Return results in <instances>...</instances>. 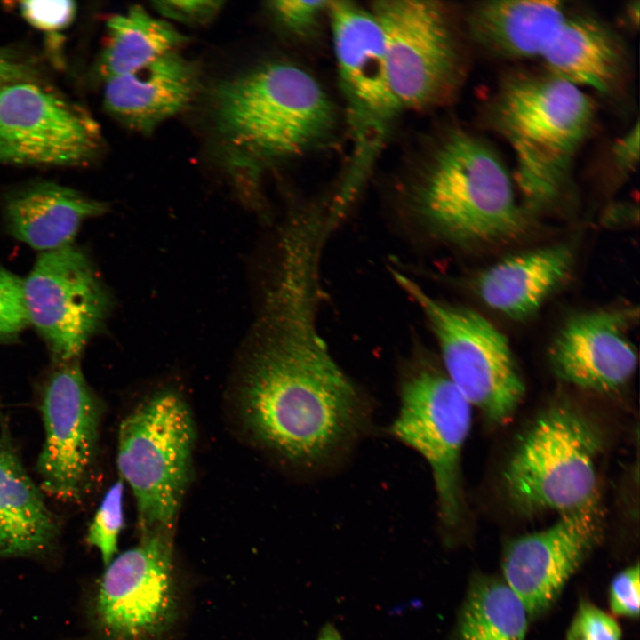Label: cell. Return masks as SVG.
I'll return each instance as SVG.
<instances>
[{
    "instance_id": "obj_1",
    "label": "cell",
    "mask_w": 640,
    "mask_h": 640,
    "mask_svg": "<svg viewBox=\"0 0 640 640\" xmlns=\"http://www.w3.org/2000/svg\"><path fill=\"white\" fill-rule=\"evenodd\" d=\"M319 262L305 249L281 255L240 390L242 418L253 436L306 472L342 458L370 420L368 399L317 326Z\"/></svg>"
},
{
    "instance_id": "obj_2",
    "label": "cell",
    "mask_w": 640,
    "mask_h": 640,
    "mask_svg": "<svg viewBox=\"0 0 640 640\" xmlns=\"http://www.w3.org/2000/svg\"><path fill=\"white\" fill-rule=\"evenodd\" d=\"M596 118L591 97L548 72H514L499 84L485 120L509 146L527 213L555 205L571 187L576 156Z\"/></svg>"
},
{
    "instance_id": "obj_3",
    "label": "cell",
    "mask_w": 640,
    "mask_h": 640,
    "mask_svg": "<svg viewBox=\"0 0 640 640\" xmlns=\"http://www.w3.org/2000/svg\"><path fill=\"white\" fill-rule=\"evenodd\" d=\"M414 206L434 235L460 245L512 240L527 227V212L500 157L460 128L447 132L435 147Z\"/></svg>"
},
{
    "instance_id": "obj_4",
    "label": "cell",
    "mask_w": 640,
    "mask_h": 640,
    "mask_svg": "<svg viewBox=\"0 0 640 640\" xmlns=\"http://www.w3.org/2000/svg\"><path fill=\"white\" fill-rule=\"evenodd\" d=\"M219 131L235 148L258 156L300 154L332 128L333 108L317 81L287 62L256 66L213 92Z\"/></svg>"
},
{
    "instance_id": "obj_5",
    "label": "cell",
    "mask_w": 640,
    "mask_h": 640,
    "mask_svg": "<svg viewBox=\"0 0 640 640\" xmlns=\"http://www.w3.org/2000/svg\"><path fill=\"white\" fill-rule=\"evenodd\" d=\"M601 437L576 408L557 404L528 428L509 459L503 482L520 511L560 515L597 507Z\"/></svg>"
},
{
    "instance_id": "obj_6",
    "label": "cell",
    "mask_w": 640,
    "mask_h": 640,
    "mask_svg": "<svg viewBox=\"0 0 640 640\" xmlns=\"http://www.w3.org/2000/svg\"><path fill=\"white\" fill-rule=\"evenodd\" d=\"M194 443L190 411L173 391L155 394L122 421L116 463L135 498L140 534L172 529Z\"/></svg>"
},
{
    "instance_id": "obj_7",
    "label": "cell",
    "mask_w": 640,
    "mask_h": 640,
    "mask_svg": "<svg viewBox=\"0 0 640 640\" xmlns=\"http://www.w3.org/2000/svg\"><path fill=\"white\" fill-rule=\"evenodd\" d=\"M394 277L427 318L451 382L489 420L509 419L525 387L503 333L479 313L435 298L406 275L397 271Z\"/></svg>"
},
{
    "instance_id": "obj_8",
    "label": "cell",
    "mask_w": 640,
    "mask_h": 640,
    "mask_svg": "<svg viewBox=\"0 0 640 640\" xmlns=\"http://www.w3.org/2000/svg\"><path fill=\"white\" fill-rule=\"evenodd\" d=\"M472 420V405L444 371L420 359L408 364L399 381V407L388 428L397 441L428 464L442 524L461 520L460 460Z\"/></svg>"
},
{
    "instance_id": "obj_9",
    "label": "cell",
    "mask_w": 640,
    "mask_h": 640,
    "mask_svg": "<svg viewBox=\"0 0 640 640\" xmlns=\"http://www.w3.org/2000/svg\"><path fill=\"white\" fill-rule=\"evenodd\" d=\"M371 12L385 41L388 76L399 107L422 109L447 100L462 78L455 30L441 3L384 0Z\"/></svg>"
},
{
    "instance_id": "obj_10",
    "label": "cell",
    "mask_w": 640,
    "mask_h": 640,
    "mask_svg": "<svg viewBox=\"0 0 640 640\" xmlns=\"http://www.w3.org/2000/svg\"><path fill=\"white\" fill-rule=\"evenodd\" d=\"M177 612L172 529H161L106 566L92 618L100 640H164Z\"/></svg>"
},
{
    "instance_id": "obj_11",
    "label": "cell",
    "mask_w": 640,
    "mask_h": 640,
    "mask_svg": "<svg viewBox=\"0 0 640 640\" xmlns=\"http://www.w3.org/2000/svg\"><path fill=\"white\" fill-rule=\"evenodd\" d=\"M97 121L36 80L0 90V164L80 166L101 147Z\"/></svg>"
},
{
    "instance_id": "obj_12",
    "label": "cell",
    "mask_w": 640,
    "mask_h": 640,
    "mask_svg": "<svg viewBox=\"0 0 640 640\" xmlns=\"http://www.w3.org/2000/svg\"><path fill=\"white\" fill-rule=\"evenodd\" d=\"M22 293L28 324L57 364L78 360L110 307L90 259L72 244L42 252L22 280Z\"/></svg>"
},
{
    "instance_id": "obj_13",
    "label": "cell",
    "mask_w": 640,
    "mask_h": 640,
    "mask_svg": "<svg viewBox=\"0 0 640 640\" xmlns=\"http://www.w3.org/2000/svg\"><path fill=\"white\" fill-rule=\"evenodd\" d=\"M44 437L36 461L39 487L56 500L83 499L95 463L100 406L78 360L57 364L44 387Z\"/></svg>"
},
{
    "instance_id": "obj_14",
    "label": "cell",
    "mask_w": 640,
    "mask_h": 640,
    "mask_svg": "<svg viewBox=\"0 0 640 640\" xmlns=\"http://www.w3.org/2000/svg\"><path fill=\"white\" fill-rule=\"evenodd\" d=\"M600 535L597 507L561 515L545 530L511 541L502 560L504 582L529 617L547 611Z\"/></svg>"
},
{
    "instance_id": "obj_15",
    "label": "cell",
    "mask_w": 640,
    "mask_h": 640,
    "mask_svg": "<svg viewBox=\"0 0 640 640\" xmlns=\"http://www.w3.org/2000/svg\"><path fill=\"white\" fill-rule=\"evenodd\" d=\"M633 308H606L572 316L556 334L548 349L552 370L563 380L596 392L625 385L637 365L628 337L636 320Z\"/></svg>"
},
{
    "instance_id": "obj_16",
    "label": "cell",
    "mask_w": 640,
    "mask_h": 640,
    "mask_svg": "<svg viewBox=\"0 0 640 640\" xmlns=\"http://www.w3.org/2000/svg\"><path fill=\"white\" fill-rule=\"evenodd\" d=\"M333 48L341 81L363 111L387 117L399 108L393 94L381 28L372 12L330 1Z\"/></svg>"
},
{
    "instance_id": "obj_17",
    "label": "cell",
    "mask_w": 640,
    "mask_h": 640,
    "mask_svg": "<svg viewBox=\"0 0 640 640\" xmlns=\"http://www.w3.org/2000/svg\"><path fill=\"white\" fill-rule=\"evenodd\" d=\"M199 81L197 65L171 52L132 73L106 80L104 108L129 128L149 132L189 106Z\"/></svg>"
},
{
    "instance_id": "obj_18",
    "label": "cell",
    "mask_w": 640,
    "mask_h": 640,
    "mask_svg": "<svg viewBox=\"0 0 640 640\" xmlns=\"http://www.w3.org/2000/svg\"><path fill=\"white\" fill-rule=\"evenodd\" d=\"M540 60L546 72L604 96L621 89L628 55L620 36L596 16L569 12Z\"/></svg>"
},
{
    "instance_id": "obj_19",
    "label": "cell",
    "mask_w": 640,
    "mask_h": 640,
    "mask_svg": "<svg viewBox=\"0 0 640 640\" xmlns=\"http://www.w3.org/2000/svg\"><path fill=\"white\" fill-rule=\"evenodd\" d=\"M573 260L572 245L562 243L514 254L480 272L475 290L492 310L523 320L532 316L564 282Z\"/></svg>"
},
{
    "instance_id": "obj_20",
    "label": "cell",
    "mask_w": 640,
    "mask_h": 640,
    "mask_svg": "<svg viewBox=\"0 0 640 640\" xmlns=\"http://www.w3.org/2000/svg\"><path fill=\"white\" fill-rule=\"evenodd\" d=\"M569 12L560 1H484L470 8L467 27L476 45L494 57L540 59Z\"/></svg>"
},
{
    "instance_id": "obj_21",
    "label": "cell",
    "mask_w": 640,
    "mask_h": 640,
    "mask_svg": "<svg viewBox=\"0 0 640 640\" xmlns=\"http://www.w3.org/2000/svg\"><path fill=\"white\" fill-rule=\"evenodd\" d=\"M106 210L105 203L52 182L23 187L4 205L9 232L42 252L70 245L83 222Z\"/></svg>"
},
{
    "instance_id": "obj_22",
    "label": "cell",
    "mask_w": 640,
    "mask_h": 640,
    "mask_svg": "<svg viewBox=\"0 0 640 640\" xmlns=\"http://www.w3.org/2000/svg\"><path fill=\"white\" fill-rule=\"evenodd\" d=\"M57 520L14 449L0 437V557L41 554L56 540Z\"/></svg>"
},
{
    "instance_id": "obj_23",
    "label": "cell",
    "mask_w": 640,
    "mask_h": 640,
    "mask_svg": "<svg viewBox=\"0 0 640 640\" xmlns=\"http://www.w3.org/2000/svg\"><path fill=\"white\" fill-rule=\"evenodd\" d=\"M107 28V42L98 63L105 81L132 73L187 42L172 24L139 5L110 17Z\"/></svg>"
},
{
    "instance_id": "obj_24",
    "label": "cell",
    "mask_w": 640,
    "mask_h": 640,
    "mask_svg": "<svg viewBox=\"0 0 640 640\" xmlns=\"http://www.w3.org/2000/svg\"><path fill=\"white\" fill-rule=\"evenodd\" d=\"M528 618L523 603L504 581L476 576L460 611L455 640H524Z\"/></svg>"
},
{
    "instance_id": "obj_25",
    "label": "cell",
    "mask_w": 640,
    "mask_h": 640,
    "mask_svg": "<svg viewBox=\"0 0 640 640\" xmlns=\"http://www.w3.org/2000/svg\"><path fill=\"white\" fill-rule=\"evenodd\" d=\"M124 491L122 480L108 488L86 535L87 543L100 551L106 566L117 551L118 537L124 526Z\"/></svg>"
},
{
    "instance_id": "obj_26",
    "label": "cell",
    "mask_w": 640,
    "mask_h": 640,
    "mask_svg": "<svg viewBox=\"0 0 640 640\" xmlns=\"http://www.w3.org/2000/svg\"><path fill=\"white\" fill-rule=\"evenodd\" d=\"M28 325L22 280L0 268V343L13 341Z\"/></svg>"
},
{
    "instance_id": "obj_27",
    "label": "cell",
    "mask_w": 640,
    "mask_h": 640,
    "mask_svg": "<svg viewBox=\"0 0 640 640\" xmlns=\"http://www.w3.org/2000/svg\"><path fill=\"white\" fill-rule=\"evenodd\" d=\"M617 621L591 603L580 604L569 627L566 640H620Z\"/></svg>"
},
{
    "instance_id": "obj_28",
    "label": "cell",
    "mask_w": 640,
    "mask_h": 640,
    "mask_svg": "<svg viewBox=\"0 0 640 640\" xmlns=\"http://www.w3.org/2000/svg\"><path fill=\"white\" fill-rule=\"evenodd\" d=\"M22 16L34 27L45 31L66 28L73 20L76 6L70 1L21 2Z\"/></svg>"
},
{
    "instance_id": "obj_29",
    "label": "cell",
    "mask_w": 640,
    "mask_h": 640,
    "mask_svg": "<svg viewBox=\"0 0 640 640\" xmlns=\"http://www.w3.org/2000/svg\"><path fill=\"white\" fill-rule=\"evenodd\" d=\"M330 1L281 0L268 3V8L286 28L301 32L310 28L320 14L327 12Z\"/></svg>"
},
{
    "instance_id": "obj_30",
    "label": "cell",
    "mask_w": 640,
    "mask_h": 640,
    "mask_svg": "<svg viewBox=\"0 0 640 640\" xmlns=\"http://www.w3.org/2000/svg\"><path fill=\"white\" fill-rule=\"evenodd\" d=\"M639 599V565L636 564L621 571L612 580L610 607L617 615L637 618Z\"/></svg>"
},
{
    "instance_id": "obj_31",
    "label": "cell",
    "mask_w": 640,
    "mask_h": 640,
    "mask_svg": "<svg viewBox=\"0 0 640 640\" xmlns=\"http://www.w3.org/2000/svg\"><path fill=\"white\" fill-rule=\"evenodd\" d=\"M154 8L163 16L190 25H204L220 12V1H156Z\"/></svg>"
},
{
    "instance_id": "obj_32",
    "label": "cell",
    "mask_w": 640,
    "mask_h": 640,
    "mask_svg": "<svg viewBox=\"0 0 640 640\" xmlns=\"http://www.w3.org/2000/svg\"><path fill=\"white\" fill-rule=\"evenodd\" d=\"M638 121L612 147L613 162L619 171L628 173L635 171L639 162Z\"/></svg>"
},
{
    "instance_id": "obj_33",
    "label": "cell",
    "mask_w": 640,
    "mask_h": 640,
    "mask_svg": "<svg viewBox=\"0 0 640 640\" xmlns=\"http://www.w3.org/2000/svg\"><path fill=\"white\" fill-rule=\"evenodd\" d=\"M36 71L23 57L10 50H0V90L23 80H36Z\"/></svg>"
},
{
    "instance_id": "obj_34",
    "label": "cell",
    "mask_w": 640,
    "mask_h": 640,
    "mask_svg": "<svg viewBox=\"0 0 640 640\" xmlns=\"http://www.w3.org/2000/svg\"><path fill=\"white\" fill-rule=\"evenodd\" d=\"M633 213V205L631 204L613 205L610 211L605 213V220H612V223H619L620 220H632Z\"/></svg>"
},
{
    "instance_id": "obj_35",
    "label": "cell",
    "mask_w": 640,
    "mask_h": 640,
    "mask_svg": "<svg viewBox=\"0 0 640 640\" xmlns=\"http://www.w3.org/2000/svg\"><path fill=\"white\" fill-rule=\"evenodd\" d=\"M316 640H342V638L333 626L327 625L322 628Z\"/></svg>"
},
{
    "instance_id": "obj_36",
    "label": "cell",
    "mask_w": 640,
    "mask_h": 640,
    "mask_svg": "<svg viewBox=\"0 0 640 640\" xmlns=\"http://www.w3.org/2000/svg\"><path fill=\"white\" fill-rule=\"evenodd\" d=\"M626 15L628 22L634 26L638 24L639 20V2L631 3L630 5L626 7Z\"/></svg>"
}]
</instances>
